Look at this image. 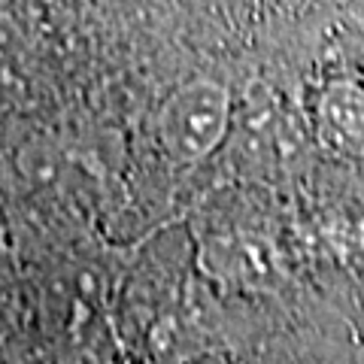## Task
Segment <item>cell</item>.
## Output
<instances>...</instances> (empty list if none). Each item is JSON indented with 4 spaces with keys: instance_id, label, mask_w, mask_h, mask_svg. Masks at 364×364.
<instances>
[{
    "instance_id": "obj_1",
    "label": "cell",
    "mask_w": 364,
    "mask_h": 364,
    "mask_svg": "<svg viewBox=\"0 0 364 364\" xmlns=\"http://www.w3.org/2000/svg\"><path fill=\"white\" fill-rule=\"evenodd\" d=\"M234 124V104L222 82L195 76L164 97L155 116V136L176 164H200L222 149Z\"/></svg>"
},
{
    "instance_id": "obj_2",
    "label": "cell",
    "mask_w": 364,
    "mask_h": 364,
    "mask_svg": "<svg viewBox=\"0 0 364 364\" xmlns=\"http://www.w3.org/2000/svg\"><path fill=\"white\" fill-rule=\"evenodd\" d=\"M322 122L340 149L364 152V91L334 85L322 100Z\"/></svg>"
},
{
    "instance_id": "obj_3",
    "label": "cell",
    "mask_w": 364,
    "mask_h": 364,
    "mask_svg": "<svg viewBox=\"0 0 364 364\" xmlns=\"http://www.w3.org/2000/svg\"><path fill=\"white\" fill-rule=\"evenodd\" d=\"M16 64H18V43L13 37V31L0 25V100L13 95Z\"/></svg>"
}]
</instances>
